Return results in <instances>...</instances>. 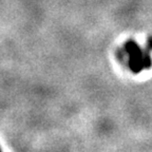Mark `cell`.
Here are the masks:
<instances>
[{
    "instance_id": "cell-1",
    "label": "cell",
    "mask_w": 152,
    "mask_h": 152,
    "mask_svg": "<svg viewBox=\"0 0 152 152\" xmlns=\"http://www.w3.org/2000/svg\"><path fill=\"white\" fill-rule=\"evenodd\" d=\"M126 53L129 55L128 64L133 73H140L142 70L149 69L152 64L151 58L147 52H144L140 45L132 40H129L125 45Z\"/></svg>"
},
{
    "instance_id": "cell-2",
    "label": "cell",
    "mask_w": 152,
    "mask_h": 152,
    "mask_svg": "<svg viewBox=\"0 0 152 152\" xmlns=\"http://www.w3.org/2000/svg\"><path fill=\"white\" fill-rule=\"evenodd\" d=\"M0 150H1V149H0Z\"/></svg>"
}]
</instances>
